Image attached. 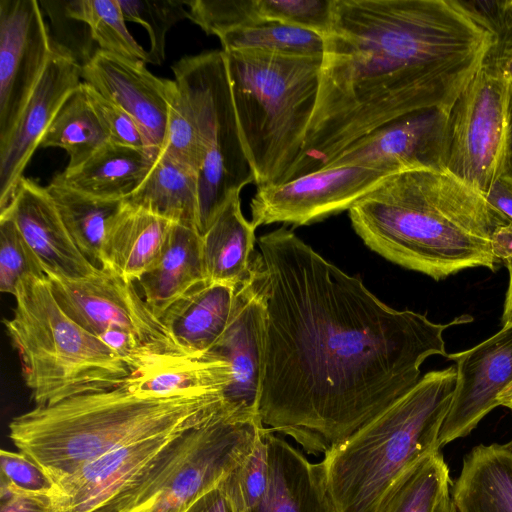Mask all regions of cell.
I'll list each match as a JSON object with an SVG mask.
<instances>
[{
	"mask_svg": "<svg viewBox=\"0 0 512 512\" xmlns=\"http://www.w3.org/2000/svg\"><path fill=\"white\" fill-rule=\"evenodd\" d=\"M263 304L259 417L266 428L324 456L447 356L446 324L396 310L284 226L258 240Z\"/></svg>",
	"mask_w": 512,
	"mask_h": 512,
	"instance_id": "cell-1",
	"label": "cell"
},
{
	"mask_svg": "<svg viewBox=\"0 0 512 512\" xmlns=\"http://www.w3.org/2000/svg\"><path fill=\"white\" fill-rule=\"evenodd\" d=\"M495 39L479 1L333 0L315 110L286 182L396 118L448 115Z\"/></svg>",
	"mask_w": 512,
	"mask_h": 512,
	"instance_id": "cell-2",
	"label": "cell"
},
{
	"mask_svg": "<svg viewBox=\"0 0 512 512\" xmlns=\"http://www.w3.org/2000/svg\"><path fill=\"white\" fill-rule=\"evenodd\" d=\"M349 217L371 250L437 281L470 268L495 271L502 263L495 236L509 223L483 194L443 169L389 176Z\"/></svg>",
	"mask_w": 512,
	"mask_h": 512,
	"instance_id": "cell-3",
	"label": "cell"
},
{
	"mask_svg": "<svg viewBox=\"0 0 512 512\" xmlns=\"http://www.w3.org/2000/svg\"><path fill=\"white\" fill-rule=\"evenodd\" d=\"M228 421L220 394L160 395L123 385L36 406L9 424V438L51 480L121 446Z\"/></svg>",
	"mask_w": 512,
	"mask_h": 512,
	"instance_id": "cell-4",
	"label": "cell"
},
{
	"mask_svg": "<svg viewBox=\"0 0 512 512\" xmlns=\"http://www.w3.org/2000/svg\"><path fill=\"white\" fill-rule=\"evenodd\" d=\"M456 383L454 366L426 373L322 460L338 512H378L397 480L440 450Z\"/></svg>",
	"mask_w": 512,
	"mask_h": 512,
	"instance_id": "cell-5",
	"label": "cell"
},
{
	"mask_svg": "<svg viewBox=\"0 0 512 512\" xmlns=\"http://www.w3.org/2000/svg\"><path fill=\"white\" fill-rule=\"evenodd\" d=\"M223 52L254 183L282 184L303 152L317 102L322 57Z\"/></svg>",
	"mask_w": 512,
	"mask_h": 512,
	"instance_id": "cell-6",
	"label": "cell"
},
{
	"mask_svg": "<svg viewBox=\"0 0 512 512\" xmlns=\"http://www.w3.org/2000/svg\"><path fill=\"white\" fill-rule=\"evenodd\" d=\"M14 298L13 315L3 323L36 406L115 388L133 377L112 348L62 310L48 278L23 279Z\"/></svg>",
	"mask_w": 512,
	"mask_h": 512,
	"instance_id": "cell-7",
	"label": "cell"
},
{
	"mask_svg": "<svg viewBox=\"0 0 512 512\" xmlns=\"http://www.w3.org/2000/svg\"><path fill=\"white\" fill-rule=\"evenodd\" d=\"M46 275L62 310L112 348L133 377L194 356L179 345L134 283L108 269L77 279Z\"/></svg>",
	"mask_w": 512,
	"mask_h": 512,
	"instance_id": "cell-8",
	"label": "cell"
},
{
	"mask_svg": "<svg viewBox=\"0 0 512 512\" xmlns=\"http://www.w3.org/2000/svg\"><path fill=\"white\" fill-rule=\"evenodd\" d=\"M172 70L205 152L198 173L197 230L202 236L229 199L255 177L240 137L223 50L183 57Z\"/></svg>",
	"mask_w": 512,
	"mask_h": 512,
	"instance_id": "cell-9",
	"label": "cell"
},
{
	"mask_svg": "<svg viewBox=\"0 0 512 512\" xmlns=\"http://www.w3.org/2000/svg\"><path fill=\"white\" fill-rule=\"evenodd\" d=\"M264 427L260 419L218 420L185 431L99 512H185L253 449Z\"/></svg>",
	"mask_w": 512,
	"mask_h": 512,
	"instance_id": "cell-10",
	"label": "cell"
},
{
	"mask_svg": "<svg viewBox=\"0 0 512 512\" xmlns=\"http://www.w3.org/2000/svg\"><path fill=\"white\" fill-rule=\"evenodd\" d=\"M509 86L486 58L446 117L442 167L484 196L500 178Z\"/></svg>",
	"mask_w": 512,
	"mask_h": 512,
	"instance_id": "cell-11",
	"label": "cell"
},
{
	"mask_svg": "<svg viewBox=\"0 0 512 512\" xmlns=\"http://www.w3.org/2000/svg\"><path fill=\"white\" fill-rule=\"evenodd\" d=\"M396 174V173H395ZM393 173L363 166L326 167L278 185L260 186L250 202L255 228L308 225L348 210Z\"/></svg>",
	"mask_w": 512,
	"mask_h": 512,
	"instance_id": "cell-12",
	"label": "cell"
},
{
	"mask_svg": "<svg viewBox=\"0 0 512 512\" xmlns=\"http://www.w3.org/2000/svg\"><path fill=\"white\" fill-rule=\"evenodd\" d=\"M53 44L36 0H0V143L12 132Z\"/></svg>",
	"mask_w": 512,
	"mask_h": 512,
	"instance_id": "cell-13",
	"label": "cell"
},
{
	"mask_svg": "<svg viewBox=\"0 0 512 512\" xmlns=\"http://www.w3.org/2000/svg\"><path fill=\"white\" fill-rule=\"evenodd\" d=\"M455 363L456 383L440 430V447L469 435L498 405L499 394L512 382V325L478 345L447 354Z\"/></svg>",
	"mask_w": 512,
	"mask_h": 512,
	"instance_id": "cell-14",
	"label": "cell"
},
{
	"mask_svg": "<svg viewBox=\"0 0 512 512\" xmlns=\"http://www.w3.org/2000/svg\"><path fill=\"white\" fill-rule=\"evenodd\" d=\"M46 68L12 132L0 143V212L10 203L23 172L58 111L80 86L81 65L66 48L52 41Z\"/></svg>",
	"mask_w": 512,
	"mask_h": 512,
	"instance_id": "cell-15",
	"label": "cell"
},
{
	"mask_svg": "<svg viewBox=\"0 0 512 512\" xmlns=\"http://www.w3.org/2000/svg\"><path fill=\"white\" fill-rule=\"evenodd\" d=\"M446 117L427 109L396 118L355 141L324 168L363 166L393 174L443 169Z\"/></svg>",
	"mask_w": 512,
	"mask_h": 512,
	"instance_id": "cell-16",
	"label": "cell"
},
{
	"mask_svg": "<svg viewBox=\"0 0 512 512\" xmlns=\"http://www.w3.org/2000/svg\"><path fill=\"white\" fill-rule=\"evenodd\" d=\"M184 432H169L121 446L56 477L52 480L56 511L99 512L132 486Z\"/></svg>",
	"mask_w": 512,
	"mask_h": 512,
	"instance_id": "cell-17",
	"label": "cell"
},
{
	"mask_svg": "<svg viewBox=\"0 0 512 512\" xmlns=\"http://www.w3.org/2000/svg\"><path fill=\"white\" fill-rule=\"evenodd\" d=\"M145 64L97 49L81 65V78L128 113L152 148L160 151L176 83L153 75Z\"/></svg>",
	"mask_w": 512,
	"mask_h": 512,
	"instance_id": "cell-18",
	"label": "cell"
},
{
	"mask_svg": "<svg viewBox=\"0 0 512 512\" xmlns=\"http://www.w3.org/2000/svg\"><path fill=\"white\" fill-rule=\"evenodd\" d=\"M0 218H9L41 261L46 274L84 278L97 272L78 249L46 187L22 178Z\"/></svg>",
	"mask_w": 512,
	"mask_h": 512,
	"instance_id": "cell-19",
	"label": "cell"
},
{
	"mask_svg": "<svg viewBox=\"0 0 512 512\" xmlns=\"http://www.w3.org/2000/svg\"><path fill=\"white\" fill-rule=\"evenodd\" d=\"M268 482L250 512H338L323 461L310 462L298 449L265 427Z\"/></svg>",
	"mask_w": 512,
	"mask_h": 512,
	"instance_id": "cell-20",
	"label": "cell"
},
{
	"mask_svg": "<svg viewBox=\"0 0 512 512\" xmlns=\"http://www.w3.org/2000/svg\"><path fill=\"white\" fill-rule=\"evenodd\" d=\"M241 287L205 281L173 303L160 318L188 354H204L229 326Z\"/></svg>",
	"mask_w": 512,
	"mask_h": 512,
	"instance_id": "cell-21",
	"label": "cell"
},
{
	"mask_svg": "<svg viewBox=\"0 0 512 512\" xmlns=\"http://www.w3.org/2000/svg\"><path fill=\"white\" fill-rule=\"evenodd\" d=\"M255 227L241 210L240 193L234 194L202 238V259L207 282L240 286L256 271Z\"/></svg>",
	"mask_w": 512,
	"mask_h": 512,
	"instance_id": "cell-22",
	"label": "cell"
},
{
	"mask_svg": "<svg viewBox=\"0 0 512 512\" xmlns=\"http://www.w3.org/2000/svg\"><path fill=\"white\" fill-rule=\"evenodd\" d=\"M205 281L201 235L196 228L173 223L161 254L137 283L146 303L161 317Z\"/></svg>",
	"mask_w": 512,
	"mask_h": 512,
	"instance_id": "cell-23",
	"label": "cell"
},
{
	"mask_svg": "<svg viewBox=\"0 0 512 512\" xmlns=\"http://www.w3.org/2000/svg\"><path fill=\"white\" fill-rule=\"evenodd\" d=\"M172 225L167 219L124 203L106 231L103 269L125 281L137 282L161 254Z\"/></svg>",
	"mask_w": 512,
	"mask_h": 512,
	"instance_id": "cell-24",
	"label": "cell"
},
{
	"mask_svg": "<svg viewBox=\"0 0 512 512\" xmlns=\"http://www.w3.org/2000/svg\"><path fill=\"white\" fill-rule=\"evenodd\" d=\"M451 500L457 512H512V441L467 453Z\"/></svg>",
	"mask_w": 512,
	"mask_h": 512,
	"instance_id": "cell-25",
	"label": "cell"
},
{
	"mask_svg": "<svg viewBox=\"0 0 512 512\" xmlns=\"http://www.w3.org/2000/svg\"><path fill=\"white\" fill-rule=\"evenodd\" d=\"M158 154L109 142L81 166L53 180L95 197L123 200L142 184Z\"/></svg>",
	"mask_w": 512,
	"mask_h": 512,
	"instance_id": "cell-26",
	"label": "cell"
},
{
	"mask_svg": "<svg viewBox=\"0 0 512 512\" xmlns=\"http://www.w3.org/2000/svg\"><path fill=\"white\" fill-rule=\"evenodd\" d=\"M123 201L173 223L197 229L198 173L161 150L145 180Z\"/></svg>",
	"mask_w": 512,
	"mask_h": 512,
	"instance_id": "cell-27",
	"label": "cell"
},
{
	"mask_svg": "<svg viewBox=\"0 0 512 512\" xmlns=\"http://www.w3.org/2000/svg\"><path fill=\"white\" fill-rule=\"evenodd\" d=\"M46 189L78 249L94 267L103 269L106 231L123 208V200L95 197L54 180Z\"/></svg>",
	"mask_w": 512,
	"mask_h": 512,
	"instance_id": "cell-28",
	"label": "cell"
},
{
	"mask_svg": "<svg viewBox=\"0 0 512 512\" xmlns=\"http://www.w3.org/2000/svg\"><path fill=\"white\" fill-rule=\"evenodd\" d=\"M109 142V136L81 83L58 111L40 146L64 149L69 156L65 170L71 171Z\"/></svg>",
	"mask_w": 512,
	"mask_h": 512,
	"instance_id": "cell-29",
	"label": "cell"
},
{
	"mask_svg": "<svg viewBox=\"0 0 512 512\" xmlns=\"http://www.w3.org/2000/svg\"><path fill=\"white\" fill-rule=\"evenodd\" d=\"M452 481L440 450L412 465L393 485L378 512H441L451 500Z\"/></svg>",
	"mask_w": 512,
	"mask_h": 512,
	"instance_id": "cell-30",
	"label": "cell"
},
{
	"mask_svg": "<svg viewBox=\"0 0 512 512\" xmlns=\"http://www.w3.org/2000/svg\"><path fill=\"white\" fill-rule=\"evenodd\" d=\"M218 38L223 51L287 57H323L325 45L324 36L317 32L270 21L238 27Z\"/></svg>",
	"mask_w": 512,
	"mask_h": 512,
	"instance_id": "cell-31",
	"label": "cell"
},
{
	"mask_svg": "<svg viewBox=\"0 0 512 512\" xmlns=\"http://www.w3.org/2000/svg\"><path fill=\"white\" fill-rule=\"evenodd\" d=\"M64 13L84 23L99 49L116 56L150 63L146 51L130 34L118 0L60 2Z\"/></svg>",
	"mask_w": 512,
	"mask_h": 512,
	"instance_id": "cell-32",
	"label": "cell"
},
{
	"mask_svg": "<svg viewBox=\"0 0 512 512\" xmlns=\"http://www.w3.org/2000/svg\"><path fill=\"white\" fill-rule=\"evenodd\" d=\"M264 431L265 427L253 449L219 483L234 512H250L265 493L268 482V455Z\"/></svg>",
	"mask_w": 512,
	"mask_h": 512,
	"instance_id": "cell-33",
	"label": "cell"
},
{
	"mask_svg": "<svg viewBox=\"0 0 512 512\" xmlns=\"http://www.w3.org/2000/svg\"><path fill=\"white\" fill-rule=\"evenodd\" d=\"M126 21L142 25L150 39V63L160 65L165 59L168 31L189 18L185 0H118Z\"/></svg>",
	"mask_w": 512,
	"mask_h": 512,
	"instance_id": "cell-34",
	"label": "cell"
},
{
	"mask_svg": "<svg viewBox=\"0 0 512 512\" xmlns=\"http://www.w3.org/2000/svg\"><path fill=\"white\" fill-rule=\"evenodd\" d=\"M47 278L44 267L15 223L0 218V290L15 296L27 277Z\"/></svg>",
	"mask_w": 512,
	"mask_h": 512,
	"instance_id": "cell-35",
	"label": "cell"
},
{
	"mask_svg": "<svg viewBox=\"0 0 512 512\" xmlns=\"http://www.w3.org/2000/svg\"><path fill=\"white\" fill-rule=\"evenodd\" d=\"M161 150L197 173L204 163L205 152L196 124L177 84L169 106L166 136Z\"/></svg>",
	"mask_w": 512,
	"mask_h": 512,
	"instance_id": "cell-36",
	"label": "cell"
},
{
	"mask_svg": "<svg viewBox=\"0 0 512 512\" xmlns=\"http://www.w3.org/2000/svg\"><path fill=\"white\" fill-rule=\"evenodd\" d=\"M189 18L206 34L216 35L238 27L262 22L258 0H189L185 1Z\"/></svg>",
	"mask_w": 512,
	"mask_h": 512,
	"instance_id": "cell-37",
	"label": "cell"
},
{
	"mask_svg": "<svg viewBox=\"0 0 512 512\" xmlns=\"http://www.w3.org/2000/svg\"><path fill=\"white\" fill-rule=\"evenodd\" d=\"M333 0H258L263 22H279L326 36L332 20Z\"/></svg>",
	"mask_w": 512,
	"mask_h": 512,
	"instance_id": "cell-38",
	"label": "cell"
},
{
	"mask_svg": "<svg viewBox=\"0 0 512 512\" xmlns=\"http://www.w3.org/2000/svg\"><path fill=\"white\" fill-rule=\"evenodd\" d=\"M82 86L106 130L110 142L157 151L152 148L139 125L128 113L103 97L90 85L82 82Z\"/></svg>",
	"mask_w": 512,
	"mask_h": 512,
	"instance_id": "cell-39",
	"label": "cell"
},
{
	"mask_svg": "<svg viewBox=\"0 0 512 512\" xmlns=\"http://www.w3.org/2000/svg\"><path fill=\"white\" fill-rule=\"evenodd\" d=\"M495 31V43L487 59L512 82V0L480 2Z\"/></svg>",
	"mask_w": 512,
	"mask_h": 512,
	"instance_id": "cell-40",
	"label": "cell"
},
{
	"mask_svg": "<svg viewBox=\"0 0 512 512\" xmlns=\"http://www.w3.org/2000/svg\"><path fill=\"white\" fill-rule=\"evenodd\" d=\"M0 463L1 481L29 492L54 493V482L24 453L1 449Z\"/></svg>",
	"mask_w": 512,
	"mask_h": 512,
	"instance_id": "cell-41",
	"label": "cell"
},
{
	"mask_svg": "<svg viewBox=\"0 0 512 512\" xmlns=\"http://www.w3.org/2000/svg\"><path fill=\"white\" fill-rule=\"evenodd\" d=\"M0 512H57L53 493L29 492L1 481Z\"/></svg>",
	"mask_w": 512,
	"mask_h": 512,
	"instance_id": "cell-42",
	"label": "cell"
},
{
	"mask_svg": "<svg viewBox=\"0 0 512 512\" xmlns=\"http://www.w3.org/2000/svg\"><path fill=\"white\" fill-rule=\"evenodd\" d=\"M485 197L499 214L512 223V184L499 178Z\"/></svg>",
	"mask_w": 512,
	"mask_h": 512,
	"instance_id": "cell-43",
	"label": "cell"
},
{
	"mask_svg": "<svg viewBox=\"0 0 512 512\" xmlns=\"http://www.w3.org/2000/svg\"><path fill=\"white\" fill-rule=\"evenodd\" d=\"M185 512H234L219 485L194 501Z\"/></svg>",
	"mask_w": 512,
	"mask_h": 512,
	"instance_id": "cell-44",
	"label": "cell"
},
{
	"mask_svg": "<svg viewBox=\"0 0 512 512\" xmlns=\"http://www.w3.org/2000/svg\"><path fill=\"white\" fill-rule=\"evenodd\" d=\"M500 179L512 184V82L509 86L507 105V130Z\"/></svg>",
	"mask_w": 512,
	"mask_h": 512,
	"instance_id": "cell-45",
	"label": "cell"
},
{
	"mask_svg": "<svg viewBox=\"0 0 512 512\" xmlns=\"http://www.w3.org/2000/svg\"><path fill=\"white\" fill-rule=\"evenodd\" d=\"M509 272V284L502 315L503 326L512 325V254L504 262Z\"/></svg>",
	"mask_w": 512,
	"mask_h": 512,
	"instance_id": "cell-46",
	"label": "cell"
},
{
	"mask_svg": "<svg viewBox=\"0 0 512 512\" xmlns=\"http://www.w3.org/2000/svg\"><path fill=\"white\" fill-rule=\"evenodd\" d=\"M497 402L499 406H505L512 411V382L499 394Z\"/></svg>",
	"mask_w": 512,
	"mask_h": 512,
	"instance_id": "cell-47",
	"label": "cell"
},
{
	"mask_svg": "<svg viewBox=\"0 0 512 512\" xmlns=\"http://www.w3.org/2000/svg\"><path fill=\"white\" fill-rule=\"evenodd\" d=\"M441 512H457L453 503H452V500H450L445 506L444 508L441 510Z\"/></svg>",
	"mask_w": 512,
	"mask_h": 512,
	"instance_id": "cell-48",
	"label": "cell"
}]
</instances>
